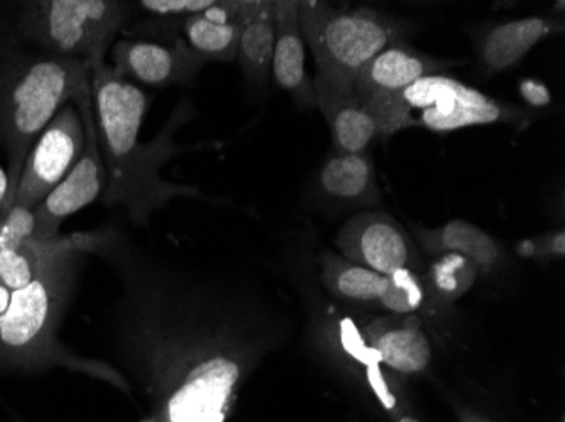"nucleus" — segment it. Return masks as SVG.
<instances>
[{"mask_svg": "<svg viewBox=\"0 0 565 422\" xmlns=\"http://www.w3.org/2000/svg\"><path fill=\"white\" fill-rule=\"evenodd\" d=\"M393 422H420L417 418H415L412 412L408 411V409H403V411H399L398 414L393 415L392 418Z\"/></svg>", "mask_w": 565, "mask_h": 422, "instance_id": "obj_32", "label": "nucleus"}, {"mask_svg": "<svg viewBox=\"0 0 565 422\" xmlns=\"http://www.w3.org/2000/svg\"><path fill=\"white\" fill-rule=\"evenodd\" d=\"M320 281L333 297L349 304H377L384 288L386 275L371 269L349 262L338 253L323 250L319 257Z\"/></svg>", "mask_w": 565, "mask_h": 422, "instance_id": "obj_22", "label": "nucleus"}, {"mask_svg": "<svg viewBox=\"0 0 565 422\" xmlns=\"http://www.w3.org/2000/svg\"><path fill=\"white\" fill-rule=\"evenodd\" d=\"M298 21L316 62L313 87L335 95L354 94L359 69L409 34L408 22L376 9H341L319 0H298Z\"/></svg>", "mask_w": 565, "mask_h": 422, "instance_id": "obj_5", "label": "nucleus"}, {"mask_svg": "<svg viewBox=\"0 0 565 422\" xmlns=\"http://www.w3.org/2000/svg\"><path fill=\"white\" fill-rule=\"evenodd\" d=\"M38 240L36 217L33 209L12 205L0 215V253L19 249Z\"/></svg>", "mask_w": 565, "mask_h": 422, "instance_id": "obj_25", "label": "nucleus"}, {"mask_svg": "<svg viewBox=\"0 0 565 422\" xmlns=\"http://www.w3.org/2000/svg\"><path fill=\"white\" fill-rule=\"evenodd\" d=\"M377 126V139L405 129H427L439 134L476 126L510 122L520 112L510 105L446 75H428L392 95L363 101Z\"/></svg>", "mask_w": 565, "mask_h": 422, "instance_id": "obj_7", "label": "nucleus"}, {"mask_svg": "<svg viewBox=\"0 0 565 422\" xmlns=\"http://www.w3.org/2000/svg\"><path fill=\"white\" fill-rule=\"evenodd\" d=\"M381 364L395 374L420 376L431 364V343L420 314H384L361 326Z\"/></svg>", "mask_w": 565, "mask_h": 422, "instance_id": "obj_12", "label": "nucleus"}, {"mask_svg": "<svg viewBox=\"0 0 565 422\" xmlns=\"http://www.w3.org/2000/svg\"><path fill=\"white\" fill-rule=\"evenodd\" d=\"M258 0H218L207 12L183 19L182 40L205 65L237 62L241 34Z\"/></svg>", "mask_w": 565, "mask_h": 422, "instance_id": "obj_14", "label": "nucleus"}, {"mask_svg": "<svg viewBox=\"0 0 565 422\" xmlns=\"http://www.w3.org/2000/svg\"><path fill=\"white\" fill-rule=\"evenodd\" d=\"M425 304L420 272L405 268L386 275V288L376 306L390 314H418Z\"/></svg>", "mask_w": 565, "mask_h": 422, "instance_id": "obj_24", "label": "nucleus"}, {"mask_svg": "<svg viewBox=\"0 0 565 422\" xmlns=\"http://www.w3.org/2000/svg\"><path fill=\"white\" fill-rule=\"evenodd\" d=\"M520 94H522L523 100L535 109H544L552 101L551 91L545 87V84L532 80V78L520 84Z\"/></svg>", "mask_w": 565, "mask_h": 422, "instance_id": "obj_28", "label": "nucleus"}, {"mask_svg": "<svg viewBox=\"0 0 565 422\" xmlns=\"http://www.w3.org/2000/svg\"><path fill=\"white\" fill-rule=\"evenodd\" d=\"M457 415H459V422H494L490 418H486L484 414H479V412L465 408V405L457 408Z\"/></svg>", "mask_w": 565, "mask_h": 422, "instance_id": "obj_30", "label": "nucleus"}, {"mask_svg": "<svg viewBox=\"0 0 565 422\" xmlns=\"http://www.w3.org/2000/svg\"><path fill=\"white\" fill-rule=\"evenodd\" d=\"M564 31L562 15H530L493 25L479 41L482 68L490 73L515 68L536 44Z\"/></svg>", "mask_w": 565, "mask_h": 422, "instance_id": "obj_16", "label": "nucleus"}, {"mask_svg": "<svg viewBox=\"0 0 565 422\" xmlns=\"http://www.w3.org/2000/svg\"><path fill=\"white\" fill-rule=\"evenodd\" d=\"M422 249L430 256L459 253L478 266L481 275L491 274L503 262V249L493 235L468 220H450L440 227L409 225Z\"/></svg>", "mask_w": 565, "mask_h": 422, "instance_id": "obj_18", "label": "nucleus"}, {"mask_svg": "<svg viewBox=\"0 0 565 422\" xmlns=\"http://www.w3.org/2000/svg\"><path fill=\"white\" fill-rule=\"evenodd\" d=\"M425 289V303L439 310L452 307L457 301L475 288L481 271L468 257L459 253H439L431 256L420 271Z\"/></svg>", "mask_w": 565, "mask_h": 422, "instance_id": "obj_21", "label": "nucleus"}, {"mask_svg": "<svg viewBox=\"0 0 565 422\" xmlns=\"http://www.w3.org/2000/svg\"><path fill=\"white\" fill-rule=\"evenodd\" d=\"M454 66H459V62L434 58L406 41H398L359 69L354 80V95L364 101L367 98L396 94L424 76L440 75Z\"/></svg>", "mask_w": 565, "mask_h": 422, "instance_id": "obj_13", "label": "nucleus"}, {"mask_svg": "<svg viewBox=\"0 0 565 422\" xmlns=\"http://www.w3.org/2000/svg\"><path fill=\"white\" fill-rule=\"evenodd\" d=\"M56 240L53 242L33 240L19 249L0 253V284H4L11 291H19L30 284L36 278Z\"/></svg>", "mask_w": 565, "mask_h": 422, "instance_id": "obj_23", "label": "nucleus"}, {"mask_svg": "<svg viewBox=\"0 0 565 422\" xmlns=\"http://www.w3.org/2000/svg\"><path fill=\"white\" fill-rule=\"evenodd\" d=\"M78 239L116 278L107 364L142 402L145 422H227L290 336L281 301L250 275L171 256L114 220Z\"/></svg>", "mask_w": 565, "mask_h": 422, "instance_id": "obj_1", "label": "nucleus"}, {"mask_svg": "<svg viewBox=\"0 0 565 422\" xmlns=\"http://www.w3.org/2000/svg\"><path fill=\"white\" fill-rule=\"evenodd\" d=\"M275 0H258L247 18L241 34L237 63L247 87L256 94H266L271 84L273 53H275Z\"/></svg>", "mask_w": 565, "mask_h": 422, "instance_id": "obj_20", "label": "nucleus"}, {"mask_svg": "<svg viewBox=\"0 0 565 422\" xmlns=\"http://www.w3.org/2000/svg\"><path fill=\"white\" fill-rule=\"evenodd\" d=\"M519 252L525 257L536 260L564 259L565 256V231L564 228L539 235L535 239L525 240L519 247Z\"/></svg>", "mask_w": 565, "mask_h": 422, "instance_id": "obj_27", "label": "nucleus"}, {"mask_svg": "<svg viewBox=\"0 0 565 422\" xmlns=\"http://www.w3.org/2000/svg\"><path fill=\"white\" fill-rule=\"evenodd\" d=\"M317 188L329 202L344 206L380 205L381 190L376 167L367 152L327 155L317 173Z\"/></svg>", "mask_w": 565, "mask_h": 422, "instance_id": "obj_17", "label": "nucleus"}, {"mask_svg": "<svg viewBox=\"0 0 565 422\" xmlns=\"http://www.w3.org/2000/svg\"><path fill=\"white\" fill-rule=\"evenodd\" d=\"M85 257L78 234L60 237L36 278L12 293L8 311L0 316V368L40 372L62 367L129 393L116 368L100 358L81 357L58 339Z\"/></svg>", "mask_w": 565, "mask_h": 422, "instance_id": "obj_3", "label": "nucleus"}, {"mask_svg": "<svg viewBox=\"0 0 565 422\" xmlns=\"http://www.w3.org/2000/svg\"><path fill=\"white\" fill-rule=\"evenodd\" d=\"M276 40L271 78L290 94L298 109H317L313 78L305 66V40L298 21V0H275Z\"/></svg>", "mask_w": 565, "mask_h": 422, "instance_id": "obj_15", "label": "nucleus"}, {"mask_svg": "<svg viewBox=\"0 0 565 422\" xmlns=\"http://www.w3.org/2000/svg\"><path fill=\"white\" fill-rule=\"evenodd\" d=\"M90 90L98 144L107 171L102 205L120 208L129 224L146 227L152 215L167 208L173 199L215 202L193 184L171 183L161 176L164 164L178 155L212 145L177 142L182 127L195 120L192 98L178 101L158 134L149 142H141L139 134L151 105L146 91L116 75L109 63L92 68Z\"/></svg>", "mask_w": 565, "mask_h": 422, "instance_id": "obj_2", "label": "nucleus"}, {"mask_svg": "<svg viewBox=\"0 0 565 422\" xmlns=\"http://www.w3.org/2000/svg\"><path fill=\"white\" fill-rule=\"evenodd\" d=\"M110 68L127 82L152 88L190 87L205 63L185 41L119 40L110 47Z\"/></svg>", "mask_w": 565, "mask_h": 422, "instance_id": "obj_11", "label": "nucleus"}, {"mask_svg": "<svg viewBox=\"0 0 565 422\" xmlns=\"http://www.w3.org/2000/svg\"><path fill=\"white\" fill-rule=\"evenodd\" d=\"M218 0H141L135 2L138 11L148 12L152 18L185 19L203 14L214 8Z\"/></svg>", "mask_w": 565, "mask_h": 422, "instance_id": "obj_26", "label": "nucleus"}, {"mask_svg": "<svg viewBox=\"0 0 565 422\" xmlns=\"http://www.w3.org/2000/svg\"><path fill=\"white\" fill-rule=\"evenodd\" d=\"M317 109L326 117L333 151L341 154L367 152L377 141V126L366 105L354 94L335 95L316 90Z\"/></svg>", "mask_w": 565, "mask_h": 422, "instance_id": "obj_19", "label": "nucleus"}, {"mask_svg": "<svg viewBox=\"0 0 565 422\" xmlns=\"http://www.w3.org/2000/svg\"><path fill=\"white\" fill-rule=\"evenodd\" d=\"M9 195H11V184H9L8 170L0 166V215L8 209Z\"/></svg>", "mask_w": 565, "mask_h": 422, "instance_id": "obj_29", "label": "nucleus"}, {"mask_svg": "<svg viewBox=\"0 0 565 422\" xmlns=\"http://www.w3.org/2000/svg\"><path fill=\"white\" fill-rule=\"evenodd\" d=\"M12 293L11 289L6 288L4 284H0V316L8 311L9 303H11Z\"/></svg>", "mask_w": 565, "mask_h": 422, "instance_id": "obj_31", "label": "nucleus"}, {"mask_svg": "<svg viewBox=\"0 0 565 422\" xmlns=\"http://www.w3.org/2000/svg\"><path fill=\"white\" fill-rule=\"evenodd\" d=\"M135 12V2L120 0H30L15 15L12 41L94 68L107 63L114 40Z\"/></svg>", "mask_w": 565, "mask_h": 422, "instance_id": "obj_6", "label": "nucleus"}, {"mask_svg": "<svg viewBox=\"0 0 565 422\" xmlns=\"http://www.w3.org/2000/svg\"><path fill=\"white\" fill-rule=\"evenodd\" d=\"M73 104L76 105L84 122V152L68 176L33 209L40 242L60 239V227L63 221L97 202L106 190L107 171L98 144L90 82L84 85Z\"/></svg>", "mask_w": 565, "mask_h": 422, "instance_id": "obj_8", "label": "nucleus"}, {"mask_svg": "<svg viewBox=\"0 0 565 422\" xmlns=\"http://www.w3.org/2000/svg\"><path fill=\"white\" fill-rule=\"evenodd\" d=\"M90 72L87 62L25 51L14 41L0 47V148L8 158V209L14 205L31 148L60 109L90 82Z\"/></svg>", "mask_w": 565, "mask_h": 422, "instance_id": "obj_4", "label": "nucleus"}, {"mask_svg": "<svg viewBox=\"0 0 565 422\" xmlns=\"http://www.w3.org/2000/svg\"><path fill=\"white\" fill-rule=\"evenodd\" d=\"M341 257L381 275L398 269L422 271L420 256L405 228L383 212H361L349 218L333 239Z\"/></svg>", "mask_w": 565, "mask_h": 422, "instance_id": "obj_10", "label": "nucleus"}, {"mask_svg": "<svg viewBox=\"0 0 565 422\" xmlns=\"http://www.w3.org/2000/svg\"><path fill=\"white\" fill-rule=\"evenodd\" d=\"M85 145L84 122L75 104H66L51 122L25 158L14 205L34 209L68 176L82 158Z\"/></svg>", "mask_w": 565, "mask_h": 422, "instance_id": "obj_9", "label": "nucleus"}]
</instances>
